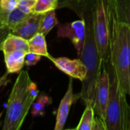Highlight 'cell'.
<instances>
[{
  "label": "cell",
  "instance_id": "1",
  "mask_svg": "<svg viewBox=\"0 0 130 130\" xmlns=\"http://www.w3.org/2000/svg\"><path fill=\"white\" fill-rule=\"evenodd\" d=\"M95 3L96 0H59L58 2V8H70L85 21V36L79 57L85 65L88 73L85 79L82 82V88L78 98L83 100L85 106L94 104L96 81L102 61L98 53L94 30Z\"/></svg>",
  "mask_w": 130,
  "mask_h": 130
},
{
  "label": "cell",
  "instance_id": "2",
  "mask_svg": "<svg viewBox=\"0 0 130 130\" xmlns=\"http://www.w3.org/2000/svg\"><path fill=\"white\" fill-rule=\"evenodd\" d=\"M109 60L123 91L130 96V26L119 20L114 0H107Z\"/></svg>",
  "mask_w": 130,
  "mask_h": 130
},
{
  "label": "cell",
  "instance_id": "3",
  "mask_svg": "<svg viewBox=\"0 0 130 130\" xmlns=\"http://www.w3.org/2000/svg\"><path fill=\"white\" fill-rule=\"evenodd\" d=\"M38 94L37 86L31 81L28 72L21 70L8 100L2 129H20Z\"/></svg>",
  "mask_w": 130,
  "mask_h": 130
},
{
  "label": "cell",
  "instance_id": "4",
  "mask_svg": "<svg viewBox=\"0 0 130 130\" xmlns=\"http://www.w3.org/2000/svg\"><path fill=\"white\" fill-rule=\"evenodd\" d=\"M106 62L110 78V94L105 118L107 129L129 130L130 105L126 101V94L120 86L110 60Z\"/></svg>",
  "mask_w": 130,
  "mask_h": 130
},
{
  "label": "cell",
  "instance_id": "5",
  "mask_svg": "<svg viewBox=\"0 0 130 130\" xmlns=\"http://www.w3.org/2000/svg\"><path fill=\"white\" fill-rule=\"evenodd\" d=\"M94 30L97 47L101 60L109 59V33L107 0H96L94 14Z\"/></svg>",
  "mask_w": 130,
  "mask_h": 130
},
{
  "label": "cell",
  "instance_id": "6",
  "mask_svg": "<svg viewBox=\"0 0 130 130\" xmlns=\"http://www.w3.org/2000/svg\"><path fill=\"white\" fill-rule=\"evenodd\" d=\"M106 62L104 60L101 61L100 71L96 81L93 104L94 114L100 117L104 123L110 94V78Z\"/></svg>",
  "mask_w": 130,
  "mask_h": 130
},
{
  "label": "cell",
  "instance_id": "7",
  "mask_svg": "<svg viewBox=\"0 0 130 130\" xmlns=\"http://www.w3.org/2000/svg\"><path fill=\"white\" fill-rule=\"evenodd\" d=\"M58 37H67L72 43L80 56L85 36V24L84 20L81 19L70 23H65L58 25Z\"/></svg>",
  "mask_w": 130,
  "mask_h": 130
},
{
  "label": "cell",
  "instance_id": "8",
  "mask_svg": "<svg viewBox=\"0 0 130 130\" xmlns=\"http://www.w3.org/2000/svg\"><path fill=\"white\" fill-rule=\"evenodd\" d=\"M53 64L62 72L68 75L69 77L77 78L83 82L88 73L87 68L81 59H70L67 57H51L50 59Z\"/></svg>",
  "mask_w": 130,
  "mask_h": 130
},
{
  "label": "cell",
  "instance_id": "9",
  "mask_svg": "<svg viewBox=\"0 0 130 130\" xmlns=\"http://www.w3.org/2000/svg\"><path fill=\"white\" fill-rule=\"evenodd\" d=\"M42 14L31 13L21 22L11 29V34L24 38L26 40H30L37 33H38L40 21Z\"/></svg>",
  "mask_w": 130,
  "mask_h": 130
},
{
  "label": "cell",
  "instance_id": "10",
  "mask_svg": "<svg viewBox=\"0 0 130 130\" xmlns=\"http://www.w3.org/2000/svg\"><path fill=\"white\" fill-rule=\"evenodd\" d=\"M75 99H78L77 97L74 95L73 93V82H72V78L70 77L69 82L68 85V89L61 100V102L59 104L57 114H56V125L54 127L55 130H62L64 129L65 124L66 123L69 110L71 108V106L72 103L75 101Z\"/></svg>",
  "mask_w": 130,
  "mask_h": 130
},
{
  "label": "cell",
  "instance_id": "11",
  "mask_svg": "<svg viewBox=\"0 0 130 130\" xmlns=\"http://www.w3.org/2000/svg\"><path fill=\"white\" fill-rule=\"evenodd\" d=\"M27 53V52L24 50H14L4 53L6 69L9 74L19 73L21 71Z\"/></svg>",
  "mask_w": 130,
  "mask_h": 130
},
{
  "label": "cell",
  "instance_id": "12",
  "mask_svg": "<svg viewBox=\"0 0 130 130\" xmlns=\"http://www.w3.org/2000/svg\"><path fill=\"white\" fill-rule=\"evenodd\" d=\"M29 53L38 54L41 56H45L49 59L52 56L47 50V45L45 36L41 33H37L33 37L27 40Z\"/></svg>",
  "mask_w": 130,
  "mask_h": 130
},
{
  "label": "cell",
  "instance_id": "13",
  "mask_svg": "<svg viewBox=\"0 0 130 130\" xmlns=\"http://www.w3.org/2000/svg\"><path fill=\"white\" fill-rule=\"evenodd\" d=\"M59 21L56 18L55 10H50L41 14L38 33L43 34L45 37L50 31L58 24Z\"/></svg>",
  "mask_w": 130,
  "mask_h": 130
},
{
  "label": "cell",
  "instance_id": "14",
  "mask_svg": "<svg viewBox=\"0 0 130 130\" xmlns=\"http://www.w3.org/2000/svg\"><path fill=\"white\" fill-rule=\"evenodd\" d=\"M52 103V99L46 94L37 96L31 106V114L34 117H40L44 114L46 107Z\"/></svg>",
  "mask_w": 130,
  "mask_h": 130
},
{
  "label": "cell",
  "instance_id": "15",
  "mask_svg": "<svg viewBox=\"0 0 130 130\" xmlns=\"http://www.w3.org/2000/svg\"><path fill=\"white\" fill-rule=\"evenodd\" d=\"M94 110L92 105H86L81 120L75 128L76 130H91L94 118Z\"/></svg>",
  "mask_w": 130,
  "mask_h": 130
},
{
  "label": "cell",
  "instance_id": "16",
  "mask_svg": "<svg viewBox=\"0 0 130 130\" xmlns=\"http://www.w3.org/2000/svg\"><path fill=\"white\" fill-rule=\"evenodd\" d=\"M119 20L130 26V0H114Z\"/></svg>",
  "mask_w": 130,
  "mask_h": 130
},
{
  "label": "cell",
  "instance_id": "17",
  "mask_svg": "<svg viewBox=\"0 0 130 130\" xmlns=\"http://www.w3.org/2000/svg\"><path fill=\"white\" fill-rule=\"evenodd\" d=\"M28 15L29 14L24 12L20 8L16 7L14 9H13L11 11H10L8 14L5 19V24L11 30L12 28H14L17 24L21 22L24 19H25Z\"/></svg>",
  "mask_w": 130,
  "mask_h": 130
},
{
  "label": "cell",
  "instance_id": "18",
  "mask_svg": "<svg viewBox=\"0 0 130 130\" xmlns=\"http://www.w3.org/2000/svg\"><path fill=\"white\" fill-rule=\"evenodd\" d=\"M59 0H37L33 12L37 14H43L50 10L58 8Z\"/></svg>",
  "mask_w": 130,
  "mask_h": 130
},
{
  "label": "cell",
  "instance_id": "19",
  "mask_svg": "<svg viewBox=\"0 0 130 130\" xmlns=\"http://www.w3.org/2000/svg\"><path fill=\"white\" fill-rule=\"evenodd\" d=\"M18 0H0V20L2 22L5 24L8 14L18 6Z\"/></svg>",
  "mask_w": 130,
  "mask_h": 130
},
{
  "label": "cell",
  "instance_id": "20",
  "mask_svg": "<svg viewBox=\"0 0 130 130\" xmlns=\"http://www.w3.org/2000/svg\"><path fill=\"white\" fill-rule=\"evenodd\" d=\"M36 2L37 0H18L17 7L24 12L30 14L33 13V10L36 4Z\"/></svg>",
  "mask_w": 130,
  "mask_h": 130
},
{
  "label": "cell",
  "instance_id": "21",
  "mask_svg": "<svg viewBox=\"0 0 130 130\" xmlns=\"http://www.w3.org/2000/svg\"><path fill=\"white\" fill-rule=\"evenodd\" d=\"M9 34H11V29L0 20V50H2L3 42Z\"/></svg>",
  "mask_w": 130,
  "mask_h": 130
},
{
  "label": "cell",
  "instance_id": "22",
  "mask_svg": "<svg viewBox=\"0 0 130 130\" xmlns=\"http://www.w3.org/2000/svg\"><path fill=\"white\" fill-rule=\"evenodd\" d=\"M41 56L33 53H27L25 56V60H24V65L30 66H34L36 65L40 60Z\"/></svg>",
  "mask_w": 130,
  "mask_h": 130
},
{
  "label": "cell",
  "instance_id": "23",
  "mask_svg": "<svg viewBox=\"0 0 130 130\" xmlns=\"http://www.w3.org/2000/svg\"><path fill=\"white\" fill-rule=\"evenodd\" d=\"M91 130H107L104 121L98 116L95 115L92 124Z\"/></svg>",
  "mask_w": 130,
  "mask_h": 130
},
{
  "label": "cell",
  "instance_id": "24",
  "mask_svg": "<svg viewBox=\"0 0 130 130\" xmlns=\"http://www.w3.org/2000/svg\"><path fill=\"white\" fill-rule=\"evenodd\" d=\"M8 75H9V73L7 72L3 75H2L0 77V88L5 86L8 83Z\"/></svg>",
  "mask_w": 130,
  "mask_h": 130
},
{
  "label": "cell",
  "instance_id": "25",
  "mask_svg": "<svg viewBox=\"0 0 130 130\" xmlns=\"http://www.w3.org/2000/svg\"><path fill=\"white\" fill-rule=\"evenodd\" d=\"M2 115V113H0V119H1ZM1 124H2V122H1V120H0V126H1Z\"/></svg>",
  "mask_w": 130,
  "mask_h": 130
}]
</instances>
